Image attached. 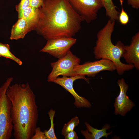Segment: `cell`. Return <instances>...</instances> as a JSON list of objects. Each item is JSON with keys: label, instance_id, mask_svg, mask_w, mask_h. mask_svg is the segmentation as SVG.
<instances>
[{"label": "cell", "instance_id": "6da1fadb", "mask_svg": "<svg viewBox=\"0 0 139 139\" xmlns=\"http://www.w3.org/2000/svg\"><path fill=\"white\" fill-rule=\"evenodd\" d=\"M35 30L47 40L72 37L80 30L82 18L68 0H44Z\"/></svg>", "mask_w": 139, "mask_h": 139}, {"label": "cell", "instance_id": "7a4b0ae2", "mask_svg": "<svg viewBox=\"0 0 139 139\" xmlns=\"http://www.w3.org/2000/svg\"><path fill=\"white\" fill-rule=\"evenodd\" d=\"M6 93L12 104L11 115L15 139H31L38 119L36 96L28 83L10 85Z\"/></svg>", "mask_w": 139, "mask_h": 139}, {"label": "cell", "instance_id": "3957f363", "mask_svg": "<svg viewBox=\"0 0 139 139\" xmlns=\"http://www.w3.org/2000/svg\"><path fill=\"white\" fill-rule=\"evenodd\" d=\"M115 22V21H112L109 18L105 25L98 32L93 54L96 59H106L113 62L116 67L117 73L121 75L125 71L132 70L134 67L133 65L123 63L120 60L125 51L124 44L119 41L114 45L112 42L111 35Z\"/></svg>", "mask_w": 139, "mask_h": 139}, {"label": "cell", "instance_id": "277c9868", "mask_svg": "<svg viewBox=\"0 0 139 139\" xmlns=\"http://www.w3.org/2000/svg\"><path fill=\"white\" fill-rule=\"evenodd\" d=\"M13 80L12 77L8 78L0 87V139H10L12 136V104L6 92Z\"/></svg>", "mask_w": 139, "mask_h": 139}, {"label": "cell", "instance_id": "5b68a950", "mask_svg": "<svg viewBox=\"0 0 139 139\" xmlns=\"http://www.w3.org/2000/svg\"><path fill=\"white\" fill-rule=\"evenodd\" d=\"M58 59L57 61L51 63L52 69L47 77L48 82H53L60 75L67 77L76 75L74 68L80 64L81 62L80 58L70 50L65 55Z\"/></svg>", "mask_w": 139, "mask_h": 139}, {"label": "cell", "instance_id": "8992f818", "mask_svg": "<svg viewBox=\"0 0 139 139\" xmlns=\"http://www.w3.org/2000/svg\"><path fill=\"white\" fill-rule=\"evenodd\" d=\"M83 21L90 23L96 20L103 7L101 0H68Z\"/></svg>", "mask_w": 139, "mask_h": 139}, {"label": "cell", "instance_id": "52a82bcc", "mask_svg": "<svg viewBox=\"0 0 139 139\" xmlns=\"http://www.w3.org/2000/svg\"><path fill=\"white\" fill-rule=\"evenodd\" d=\"M116 67L111 60L101 59L93 62H87L82 65L75 66L74 72L75 75L94 77L100 72L104 71L112 72L116 70Z\"/></svg>", "mask_w": 139, "mask_h": 139}, {"label": "cell", "instance_id": "ba28073f", "mask_svg": "<svg viewBox=\"0 0 139 139\" xmlns=\"http://www.w3.org/2000/svg\"><path fill=\"white\" fill-rule=\"evenodd\" d=\"M72 37H63L49 39L40 51L46 53L58 59L65 55L76 43Z\"/></svg>", "mask_w": 139, "mask_h": 139}, {"label": "cell", "instance_id": "9c48e42d", "mask_svg": "<svg viewBox=\"0 0 139 139\" xmlns=\"http://www.w3.org/2000/svg\"><path fill=\"white\" fill-rule=\"evenodd\" d=\"M83 79L87 82L89 80L85 76L76 75L67 77L63 76L62 77H57L53 82L59 85L69 92L75 99L74 104L77 108H90L91 107L90 102L85 97L80 96L75 91L73 88V83L76 80Z\"/></svg>", "mask_w": 139, "mask_h": 139}, {"label": "cell", "instance_id": "30bf717a", "mask_svg": "<svg viewBox=\"0 0 139 139\" xmlns=\"http://www.w3.org/2000/svg\"><path fill=\"white\" fill-rule=\"evenodd\" d=\"M117 83L120 88V93L114 104V113L116 115L125 116L135 106V104L126 95L128 86L124 79L122 78L118 80Z\"/></svg>", "mask_w": 139, "mask_h": 139}, {"label": "cell", "instance_id": "8fae6325", "mask_svg": "<svg viewBox=\"0 0 139 139\" xmlns=\"http://www.w3.org/2000/svg\"><path fill=\"white\" fill-rule=\"evenodd\" d=\"M125 51L123 55L128 64H133L137 70H139V32H137L132 37L129 46H125Z\"/></svg>", "mask_w": 139, "mask_h": 139}, {"label": "cell", "instance_id": "7c38bea8", "mask_svg": "<svg viewBox=\"0 0 139 139\" xmlns=\"http://www.w3.org/2000/svg\"><path fill=\"white\" fill-rule=\"evenodd\" d=\"M33 30H34V27L25 19L19 18L12 26L10 39L11 40L23 39L26 34Z\"/></svg>", "mask_w": 139, "mask_h": 139}, {"label": "cell", "instance_id": "4fadbf2b", "mask_svg": "<svg viewBox=\"0 0 139 139\" xmlns=\"http://www.w3.org/2000/svg\"><path fill=\"white\" fill-rule=\"evenodd\" d=\"M87 130H81V133L86 139H100L103 137L108 138V135L112 134V132L107 133V131L111 127L107 123L105 124L100 129L92 127L86 121L85 122Z\"/></svg>", "mask_w": 139, "mask_h": 139}, {"label": "cell", "instance_id": "5bb4252c", "mask_svg": "<svg viewBox=\"0 0 139 139\" xmlns=\"http://www.w3.org/2000/svg\"><path fill=\"white\" fill-rule=\"evenodd\" d=\"M40 8H35L29 6L18 15V18L25 19L31 24L35 30L39 17Z\"/></svg>", "mask_w": 139, "mask_h": 139}, {"label": "cell", "instance_id": "9a60e30c", "mask_svg": "<svg viewBox=\"0 0 139 139\" xmlns=\"http://www.w3.org/2000/svg\"><path fill=\"white\" fill-rule=\"evenodd\" d=\"M103 7L106 10V15L112 21L118 20L119 12L117 10L112 0H101Z\"/></svg>", "mask_w": 139, "mask_h": 139}, {"label": "cell", "instance_id": "2e32d148", "mask_svg": "<svg viewBox=\"0 0 139 139\" xmlns=\"http://www.w3.org/2000/svg\"><path fill=\"white\" fill-rule=\"evenodd\" d=\"M10 45L8 44L0 42V57H3L11 59L19 65H21L22 62L19 58L15 56L10 51Z\"/></svg>", "mask_w": 139, "mask_h": 139}, {"label": "cell", "instance_id": "e0dca14e", "mask_svg": "<svg viewBox=\"0 0 139 139\" xmlns=\"http://www.w3.org/2000/svg\"><path fill=\"white\" fill-rule=\"evenodd\" d=\"M55 113V110L53 109H50L48 113L50 121L51 126L48 130H45L44 132L47 139H57L54 130V120Z\"/></svg>", "mask_w": 139, "mask_h": 139}, {"label": "cell", "instance_id": "ac0fdd59", "mask_svg": "<svg viewBox=\"0 0 139 139\" xmlns=\"http://www.w3.org/2000/svg\"><path fill=\"white\" fill-rule=\"evenodd\" d=\"M80 123L79 118L75 116L72 118L67 123L65 124L62 130V134L64 136L69 132L74 130Z\"/></svg>", "mask_w": 139, "mask_h": 139}, {"label": "cell", "instance_id": "d6986e66", "mask_svg": "<svg viewBox=\"0 0 139 139\" xmlns=\"http://www.w3.org/2000/svg\"><path fill=\"white\" fill-rule=\"evenodd\" d=\"M121 6V11L119 16L120 22L123 25H126L128 22L129 17L123 9V0H119Z\"/></svg>", "mask_w": 139, "mask_h": 139}, {"label": "cell", "instance_id": "ffe728a7", "mask_svg": "<svg viewBox=\"0 0 139 139\" xmlns=\"http://www.w3.org/2000/svg\"><path fill=\"white\" fill-rule=\"evenodd\" d=\"M29 6V0H21L19 3L16 5L15 8L18 15L24 9Z\"/></svg>", "mask_w": 139, "mask_h": 139}, {"label": "cell", "instance_id": "44dd1931", "mask_svg": "<svg viewBox=\"0 0 139 139\" xmlns=\"http://www.w3.org/2000/svg\"><path fill=\"white\" fill-rule=\"evenodd\" d=\"M31 139H47V138L44 132L41 131L40 127H37Z\"/></svg>", "mask_w": 139, "mask_h": 139}, {"label": "cell", "instance_id": "7402d4cb", "mask_svg": "<svg viewBox=\"0 0 139 139\" xmlns=\"http://www.w3.org/2000/svg\"><path fill=\"white\" fill-rule=\"evenodd\" d=\"M29 6L35 8H39L42 6L44 0H29Z\"/></svg>", "mask_w": 139, "mask_h": 139}, {"label": "cell", "instance_id": "603a6c76", "mask_svg": "<svg viewBox=\"0 0 139 139\" xmlns=\"http://www.w3.org/2000/svg\"><path fill=\"white\" fill-rule=\"evenodd\" d=\"M65 139H78V137L76 132L74 130L72 131L64 136Z\"/></svg>", "mask_w": 139, "mask_h": 139}, {"label": "cell", "instance_id": "cb8c5ba5", "mask_svg": "<svg viewBox=\"0 0 139 139\" xmlns=\"http://www.w3.org/2000/svg\"><path fill=\"white\" fill-rule=\"evenodd\" d=\"M127 3L134 8L138 9L139 8V0H127Z\"/></svg>", "mask_w": 139, "mask_h": 139}]
</instances>
